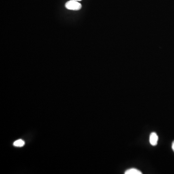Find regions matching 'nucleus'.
Returning a JSON list of instances; mask_svg holds the SVG:
<instances>
[{
	"label": "nucleus",
	"instance_id": "1",
	"mask_svg": "<svg viewBox=\"0 0 174 174\" xmlns=\"http://www.w3.org/2000/svg\"><path fill=\"white\" fill-rule=\"evenodd\" d=\"M65 7L67 9L74 11L79 10L82 7L81 4L78 1L74 0H71L66 2Z\"/></svg>",
	"mask_w": 174,
	"mask_h": 174
},
{
	"label": "nucleus",
	"instance_id": "2",
	"mask_svg": "<svg viewBox=\"0 0 174 174\" xmlns=\"http://www.w3.org/2000/svg\"><path fill=\"white\" fill-rule=\"evenodd\" d=\"M158 141V136L156 133L155 132H152L149 136V142L150 144L155 146L157 145Z\"/></svg>",
	"mask_w": 174,
	"mask_h": 174
},
{
	"label": "nucleus",
	"instance_id": "3",
	"mask_svg": "<svg viewBox=\"0 0 174 174\" xmlns=\"http://www.w3.org/2000/svg\"><path fill=\"white\" fill-rule=\"evenodd\" d=\"M125 174H142V172L140 171L137 169L136 168H131L127 170L125 172Z\"/></svg>",
	"mask_w": 174,
	"mask_h": 174
},
{
	"label": "nucleus",
	"instance_id": "4",
	"mask_svg": "<svg viewBox=\"0 0 174 174\" xmlns=\"http://www.w3.org/2000/svg\"><path fill=\"white\" fill-rule=\"evenodd\" d=\"M14 145L16 147H22L25 144L24 141L22 139L18 140L14 143Z\"/></svg>",
	"mask_w": 174,
	"mask_h": 174
},
{
	"label": "nucleus",
	"instance_id": "5",
	"mask_svg": "<svg viewBox=\"0 0 174 174\" xmlns=\"http://www.w3.org/2000/svg\"><path fill=\"white\" fill-rule=\"evenodd\" d=\"M172 149H173V151L174 152V141L173 142H172Z\"/></svg>",
	"mask_w": 174,
	"mask_h": 174
},
{
	"label": "nucleus",
	"instance_id": "6",
	"mask_svg": "<svg viewBox=\"0 0 174 174\" xmlns=\"http://www.w3.org/2000/svg\"><path fill=\"white\" fill-rule=\"evenodd\" d=\"M74 1H81L82 0H74Z\"/></svg>",
	"mask_w": 174,
	"mask_h": 174
}]
</instances>
